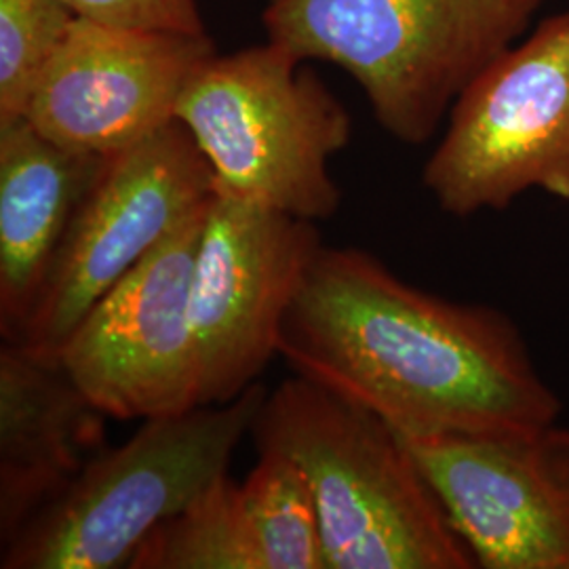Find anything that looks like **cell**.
Instances as JSON below:
<instances>
[{"instance_id":"cell-1","label":"cell","mask_w":569,"mask_h":569,"mask_svg":"<svg viewBox=\"0 0 569 569\" xmlns=\"http://www.w3.org/2000/svg\"><path fill=\"white\" fill-rule=\"evenodd\" d=\"M279 357L403 439L533 430L561 413L507 312L428 293L357 247H321Z\"/></svg>"},{"instance_id":"cell-2","label":"cell","mask_w":569,"mask_h":569,"mask_svg":"<svg viewBox=\"0 0 569 569\" xmlns=\"http://www.w3.org/2000/svg\"><path fill=\"white\" fill-rule=\"evenodd\" d=\"M251 437L305 470L327 568H477L403 437L376 413L293 373L266 395Z\"/></svg>"},{"instance_id":"cell-3","label":"cell","mask_w":569,"mask_h":569,"mask_svg":"<svg viewBox=\"0 0 569 569\" xmlns=\"http://www.w3.org/2000/svg\"><path fill=\"white\" fill-rule=\"evenodd\" d=\"M547 0H277L268 41L348 72L395 140L427 143Z\"/></svg>"},{"instance_id":"cell-4","label":"cell","mask_w":569,"mask_h":569,"mask_svg":"<svg viewBox=\"0 0 569 569\" xmlns=\"http://www.w3.org/2000/svg\"><path fill=\"white\" fill-rule=\"evenodd\" d=\"M306 63L274 41L216 51L192 72L176 119L220 192L321 222L340 209L331 159L350 143L352 119Z\"/></svg>"},{"instance_id":"cell-5","label":"cell","mask_w":569,"mask_h":569,"mask_svg":"<svg viewBox=\"0 0 569 569\" xmlns=\"http://www.w3.org/2000/svg\"><path fill=\"white\" fill-rule=\"evenodd\" d=\"M266 395L258 382L228 403L143 420L0 547V568H129L154 529L230 472Z\"/></svg>"},{"instance_id":"cell-6","label":"cell","mask_w":569,"mask_h":569,"mask_svg":"<svg viewBox=\"0 0 569 569\" xmlns=\"http://www.w3.org/2000/svg\"><path fill=\"white\" fill-rule=\"evenodd\" d=\"M448 119L422 173L446 213L505 211L533 188L569 201V11L491 61Z\"/></svg>"},{"instance_id":"cell-7","label":"cell","mask_w":569,"mask_h":569,"mask_svg":"<svg viewBox=\"0 0 569 569\" xmlns=\"http://www.w3.org/2000/svg\"><path fill=\"white\" fill-rule=\"evenodd\" d=\"M216 194L213 169L178 119L103 157L13 342L56 357L84 315Z\"/></svg>"},{"instance_id":"cell-8","label":"cell","mask_w":569,"mask_h":569,"mask_svg":"<svg viewBox=\"0 0 569 569\" xmlns=\"http://www.w3.org/2000/svg\"><path fill=\"white\" fill-rule=\"evenodd\" d=\"M321 247L317 222L218 190L190 293L201 406L234 401L260 382Z\"/></svg>"},{"instance_id":"cell-9","label":"cell","mask_w":569,"mask_h":569,"mask_svg":"<svg viewBox=\"0 0 569 569\" xmlns=\"http://www.w3.org/2000/svg\"><path fill=\"white\" fill-rule=\"evenodd\" d=\"M209 207L167 234L56 352L108 418L143 422L201 406L190 293Z\"/></svg>"},{"instance_id":"cell-10","label":"cell","mask_w":569,"mask_h":569,"mask_svg":"<svg viewBox=\"0 0 569 569\" xmlns=\"http://www.w3.org/2000/svg\"><path fill=\"white\" fill-rule=\"evenodd\" d=\"M403 441L477 568L569 569V427Z\"/></svg>"},{"instance_id":"cell-11","label":"cell","mask_w":569,"mask_h":569,"mask_svg":"<svg viewBox=\"0 0 569 569\" xmlns=\"http://www.w3.org/2000/svg\"><path fill=\"white\" fill-rule=\"evenodd\" d=\"M218 49L207 32L72 21L23 119L70 150L108 157L176 121L192 72Z\"/></svg>"},{"instance_id":"cell-12","label":"cell","mask_w":569,"mask_h":569,"mask_svg":"<svg viewBox=\"0 0 569 569\" xmlns=\"http://www.w3.org/2000/svg\"><path fill=\"white\" fill-rule=\"evenodd\" d=\"M106 418L56 357L2 340L0 547L106 448Z\"/></svg>"},{"instance_id":"cell-13","label":"cell","mask_w":569,"mask_h":569,"mask_svg":"<svg viewBox=\"0 0 569 569\" xmlns=\"http://www.w3.org/2000/svg\"><path fill=\"white\" fill-rule=\"evenodd\" d=\"M103 157L0 122V331L18 340Z\"/></svg>"},{"instance_id":"cell-14","label":"cell","mask_w":569,"mask_h":569,"mask_svg":"<svg viewBox=\"0 0 569 569\" xmlns=\"http://www.w3.org/2000/svg\"><path fill=\"white\" fill-rule=\"evenodd\" d=\"M129 569H264L230 472L154 529Z\"/></svg>"},{"instance_id":"cell-15","label":"cell","mask_w":569,"mask_h":569,"mask_svg":"<svg viewBox=\"0 0 569 569\" xmlns=\"http://www.w3.org/2000/svg\"><path fill=\"white\" fill-rule=\"evenodd\" d=\"M241 493L262 568L329 569L315 491L287 453L260 449Z\"/></svg>"},{"instance_id":"cell-16","label":"cell","mask_w":569,"mask_h":569,"mask_svg":"<svg viewBox=\"0 0 569 569\" xmlns=\"http://www.w3.org/2000/svg\"><path fill=\"white\" fill-rule=\"evenodd\" d=\"M74 20L66 0H0V122L26 114Z\"/></svg>"},{"instance_id":"cell-17","label":"cell","mask_w":569,"mask_h":569,"mask_svg":"<svg viewBox=\"0 0 569 569\" xmlns=\"http://www.w3.org/2000/svg\"><path fill=\"white\" fill-rule=\"evenodd\" d=\"M77 18L119 28L201 34L204 28L197 0H66Z\"/></svg>"},{"instance_id":"cell-18","label":"cell","mask_w":569,"mask_h":569,"mask_svg":"<svg viewBox=\"0 0 569 569\" xmlns=\"http://www.w3.org/2000/svg\"><path fill=\"white\" fill-rule=\"evenodd\" d=\"M266 4H270V2H277V0H264Z\"/></svg>"}]
</instances>
